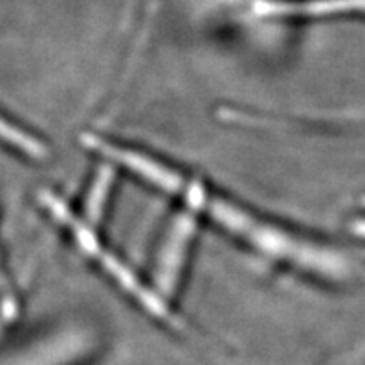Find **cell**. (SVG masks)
<instances>
[{
	"label": "cell",
	"instance_id": "4",
	"mask_svg": "<svg viewBox=\"0 0 365 365\" xmlns=\"http://www.w3.org/2000/svg\"><path fill=\"white\" fill-rule=\"evenodd\" d=\"M196 222L193 217L182 215L175 222V225L170 230L164 244L161 247L158 257V269H156V279L158 284L163 286V291L168 294H173L176 289V282L180 279L182 266L186 262V254L193 239Z\"/></svg>",
	"mask_w": 365,
	"mask_h": 365
},
{
	"label": "cell",
	"instance_id": "5",
	"mask_svg": "<svg viewBox=\"0 0 365 365\" xmlns=\"http://www.w3.org/2000/svg\"><path fill=\"white\" fill-rule=\"evenodd\" d=\"M0 143L19 150L27 158H43L46 153L43 143H39L36 137L26 132L22 127L12 124L2 113H0Z\"/></svg>",
	"mask_w": 365,
	"mask_h": 365
},
{
	"label": "cell",
	"instance_id": "1",
	"mask_svg": "<svg viewBox=\"0 0 365 365\" xmlns=\"http://www.w3.org/2000/svg\"><path fill=\"white\" fill-rule=\"evenodd\" d=\"M83 143L145 185L170 196L181 205L182 213L196 222H205L269 262L327 282H344L357 276L359 264L354 255L261 213L203 178L143 150L100 137L88 135Z\"/></svg>",
	"mask_w": 365,
	"mask_h": 365
},
{
	"label": "cell",
	"instance_id": "3",
	"mask_svg": "<svg viewBox=\"0 0 365 365\" xmlns=\"http://www.w3.org/2000/svg\"><path fill=\"white\" fill-rule=\"evenodd\" d=\"M247 6L250 19L271 24L304 26L365 19V0H249Z\"/></svg>",
	"mask_w": 365,
	"mask_h": 365
},
{
	"label": "cell",
	"instance_id": "2",
	"mask_svg": "<svg viewBox=\"0 0 365 365\" xmlns=\"http://www.w3.org/2000/svg\"><path fill=\"white\" fill-rule=\"evenodd\" d=\"M44 203L46 207L49 208V213H51L53 217H56L58 220L61 222V225L70 230L76 245H78L88 257L93 259V261L97 259L98 266L107 274H110V277L118 286H122L127 293L134 296V299L139 301L140 307L149 309V313L153 314V317L163 319V322L170 323L173 327H180V319L171 313L168 299H164L161 294H158L156 291L150 289L149 286H145V282L140 281L124 262L117 261L115 255H112L108 250H102L100 242L97 237H95L93 232H91L88 223L78 220L75 213H73L61 200H58L56 196H46Z\"/></svg>",
	"mask_w": 365,
	"mask_h": 365
}]
</instances>
